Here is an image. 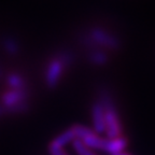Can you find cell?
<instances>
[{
    "mask_svg": "<svg viewBox=\"0 0 155 155\" xmlns=\"http://www.w3.org/2000/svg\"><path fill=\"white\" fill-rule=\"evenodd\" d=\"M99 101L104 110V125H106L104 134L107 136V139L121 137L122 124L120 121L119 112L116 110V107L111 96L107 92H102Z\"/></svg>",
    "mask_w": 155,
    "mask_h": 155,
    "instance_id": "6da1fadb",
    "label": "cell"
},
{
    "mask_svg": "<svg viewBox=\"0 0 155 155\" xmlns=\"http://www.w3.org/2000/svg\"><path fill=\"white\" fill-rule=\"evenodd\" d=\"M71 58L67 54H61V55L57 56V57L53 58L48 65L45 71V84L48 88H55L63 77V73L65 68L69 65Z\"/></svg>",
    "mask_w": 155,
    "mask_h": 155,
    "instance_id": "7a4b0ae2",
    "label": "cell"
},
{
    "mask_svg": "<svg viewBox=\"0 0 155 155\" xmlns=\"http://www.w3.org/2000/svg\"><path fill=\"white\" fill-rule=\"evenodd\" d=\"M27 92L24 90H10L5 92L1 97V106L5 108V112L19 113L27 110Z\"/></svg>",
    "mask_w": 155,
    "mask_h": 155,
    "instance_id": "3957f363",
    "label": "cell"
},
{
    "mask_svg": "<svg viewBox=\"0 0 155 155\" xmlns=\"http://www.w3.org/2000/svg\"><path fill=\"white\" fill-rule=\"evenodd\" d=\"M74 133L75 139H79L83 144H85L91 150L102 151L104 150L106 139L101 138L93 129L88 128L84 125H75L71 127Z\"/></svg>",
    "mask_w": 155,
    "mask_h": 155,
    "instance_id": "277c9868",
    "label": "cell"
},
{
    "mask_svg": "<svg viewBox=\"0 0 155 155\" xmlns=\"http://www.w3.org/2000/svg\"><path fill=\"white\" fill-rule=\"evenodd\" d=\"M90 37L98 45L104 46L110 50H119L120 48L119 39L101 28L92 29L90 32Z\"/></svg>",
    "mask_w": 155,
    "mask_h": 155,
    "instance_id": "5b68a950",
    "label": "cell"
},
{
    "mask_svg": "<svg viewBox=\"0 0 155 155\" xmlns=\"http://www.w3.org/2000/svg\"><path fill=\"white\" fill-rule=\"evenodd\" d=\"M92 122H93V130L95 133L104 134L106 129L104 125V110L100 101H96L92 107Z\"/></svg>",
    "mask_w": 155,
    "mask_h": 155,
    "instance_id": "8992f818",
    "label": "cell"
},
{
    "mask_svg": "<svg viewBox=\"0 0 155 155\" xmlns=\"http://www.w3.org/2000/svg\"><path fill=\"white\" fill-rule=\"evenodd\" d=\"M127 143H128L127 139L122 137V136L114 139H106V143H104L102 151H104L110 155H116L125 151Z\"/></svg>",
    "mask_w": 155,
    "mask_h": 155,
    "instance_id": "52a82bcc",
    "label": "cell"
},
{
    "mask_svg": "<svg viewBox=\"0 0 155 155\" xmlns=\"http://www.w3.org/2000/svg\"><path fill=\"white\" fill-rule=\"evenodd\" d=\"M75 139L74 133H73L72 128H69L67 130L63 131L61 135H58L55 139L51 142V145L53 147H56V148H63L65 145L71 143L73 140Z\"/></svg>",
    "mask_w": 155,
    "mask_h": 155,
    "instance_id": "ba28073f",
    "label": "cell"
},
{
    "mask_svg": "<svg viewBox=\"0 0 155 155\" xmlns=\"http://www.w3.org/2000/svg\"><path fill=\"white\" fill-rule=\"evenodd\" d=\"M7 84L11 90H24L26 88L25 79L18 73H10L7 78Z\"/></svg>",
    "mask_w": 155,
    "mask_h": 155,
    "instance_id": "9c48e42d",
    "label": "cell"
},
{
    "mask_svg": "<svg viewBox=\"0 0 155 155\" xmlns=\"http://www.w3.org/2000/svg\"><path fill=\"white\" fill-rule=\"evenodd\" d=\"M88 59H90V61L93 64V65L104 66V65H106L107 61H108V56H107V54L104 53V52L95 51L90 54Z\"/></svg>",
    "mask_w": 155,
    "mask_h": 155,
    "instance_id": "30bf717a",
    "label": "cell"
},
{
    "mask_svg": "<svg viewBox=\"0 0 155 155\" xmlns=\"http://www.w3.org/2000/svg\"><path fill=\"white\" fill-rule=\"evenodd\" d=\"M71 144H72V149L77 153V155H96L93 152V150H91L90 148H87L86 145L83 144L79 139H74L71 142Z\"/></svg>",
    "mask_w": 155,
    "mask_h": 155,
    "instance_id": "8fae6325",
    "label": "cell"
},
{
    "mask_svg": "<svg viewBox=\"0 0 155 155\" xmlns=\"http://www.w3.org/2000/svg\"><path fill=\"white\" fill-rule=\"evenodd\" d=\"M3 48H5V51L9 54H11V55H15V54H17L19 51L18 43H17L16 40L13 38L5 39V41H3Z\"/></svg>",
    "mask_w": 155,
    "mask_h": 155,
    "instance_id": "7c38bea8",
    "label": "cell"
},
{
    "mask_svg": "<svg viewBox=\"0 0 155 155\" xmlns=\"http://www.w3.org/2000/svg\"><path fill=\"white\" fill-rule=\"evenodd\" d=\"M48 152H50V155H68V153L63 148H56L51 144L48 147Z\"/></svg>",
    "mask_w": 155,
    "mask_h": 155,
    "instance_id": "4fadbf2b",
    "label": "cell"
},
{
    "mask_svg": "<svg viewBox=\"0 0 155 155\" xmlns=\"http://www.w3.org/2000/svg\"><path fill=\"white\" fill-rule=\"evenodd\" d=\"M3 112H5V108H3L2 106H1V104H0V115H1V114L3 113Z\"/></svg>",
    "mask_w": 155,
    "mask_h": 155,
    "instance_id": "5bb4252c",
    "label": "cell"
},
{
    "mask_svg": "<svg viewBox=\"0 0 155 155\" xmlns=\"http://www.w3.org/2000/svg\"><path fill=\"white\" fill-rule=\"evenodd\" d=\"M116 155H131V154H128V153H125V152H122V153H119V154Z\"/></svg>",
    "mask_w": 155,
    "mask_h": 155,
    "instance_id": "9a60e30c",
    "label": "cell"
},
{
    "mask_svg": "<svg viewBox=\"0 0 155 155\" xmlns=\"http://www.w3.org/2000/svg\"><path fill=\"white\" fill-rule=\"evenodd\" d=\"M0 77H1V69H0Z\"/></svg>",
    "mask_w": 155,
    "mask_h": 155,
    "instance_id": "2e32d148",
    "label": "cell"
}]
</instances>
